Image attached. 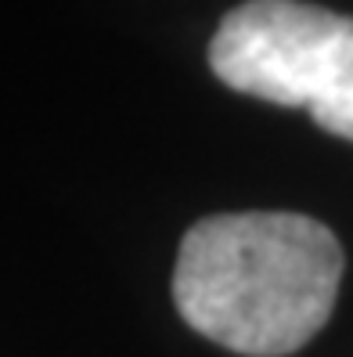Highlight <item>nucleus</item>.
<instances>
[{"instance_id": "f03ea898", "label": "nucleus", "mask_w": 353, "mask_h": 357, "mask_svg": "<svg viewBox=\"0 0 353 357\" xmlns=\"http://www.w3.org/2000/svg\"><path fill=\"white\" fill-rule=\"evenodd\" d=\"M353 36V18L303 0H245L223 15L210 69L231 91L310 109L328 66Z\"/></svg>"}, {"instance_id": "7ed1b4c3", "label": "nucleus", "mask_w": 353, "mask_h": 357, "mask_svg": "<svg viewBox=\"0 0 353 357\" xmlns=\"http://www.w3.org/2000/svg\"><path fill=\"white\" fill-rule=\"evenodd\" d=\"M310 116L321 130L353 141V36L339 47L336 61L328 66L321 91L310 101Z\"/></svg>"}, {"instance_id": "f257e3e1", "label": "nucleus", "mask_w": 353, "mask_h": 357, "mask_svg": "<svg viewBox=\"0 0 353 357\" xmlns=\"http://www.w3.org/2000/svg\"><path fill=\"white\" fill-rule=\"evenodd\" d=\"M343 249L303 213H220L180 242L173 300L205 340L245 357H285L336 307Z\"/></svg>"}]
</instances>
